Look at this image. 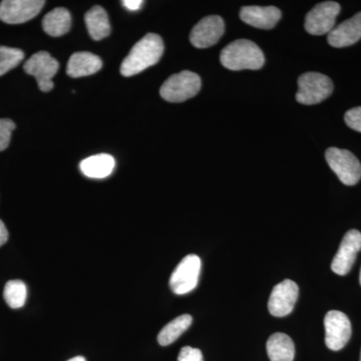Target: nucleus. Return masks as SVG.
I'll return each instance as SVG.
<instances>
[{
    "label": "nucleus",
    "mask_w": 361,
    "mask_h": 361,
    "mask_svg": "<svg viewBox=\"0 0 361 361\" xmlns=\"http://www.w3.org/2000/svg\"><path fill=\"white\" fill-rule=\"evenodd\" d=\"M164 52V42L160 35L149 33L133 47L121 66L123 77H133L149 66L159 63Z\"/></svg>",
    "instance_id": "1"
},
{
    "label": "nucleus",
    "mask_w": 361,
    "mask_h": 361,
    "mask_svg": "<svg viewBox=\"0 0 361 361\" xmlns=\"http://www.w3.org/2000/svg\"><path fill=\"white\" fill-rule=\"evenodd\" d=\"M220 61L230 71L260 70L265 63L264 54L255 42L238 39L221 51Z\"/></svg>",
    "instance_id": "2"
},
{
    "label": "nucleus",
    "mask_w": 361,
    "mask_h": 361,
    "mask_svg": "<svg viewBox=\"0 0 361 361\" xmlns=\"http://www.w3.org/2000/svg\"><path fill=\"white\" fill-rule=\"evenodd\" d=\"M201 90V78L193 71H184L171 75L160 89L161 97L170 103H183Z\"/></svg>",
    "instance_id": "3"
},
{
    "label": "nucleus",
    "mask_w": 361,
    "mask_h": 361,
    "mask_svg": "<svg viewBox=\"0 0 361 361\" xmlns=\"http://www.w3.org/2000/svg\"><path fill=\"white\" fill-rule=\"evenodd\" d=\"M334 92V82L327 75L319 73H306L298 78V103L311 106L322 103Z\"/></svg>",
    "instance_id": "4"
},
{
    "label": "nucleus",
    "mask_w": 361,
    "mask_h": 361,
    "mask_svg": "<svg viewBox=\"0 0 361 361\" xmlns=\"http://www.w3.org/2000/svg\"><path fill=\"white\" fill-rule=\"evenodd\" d=\"M325 159L330 169L346 186H353L361 179V164L350 151L329 148L325 152Z\"/></svg>",
    "instance_id": "5"
},
{
    "label": "nucleus",
    "mask_w": 361,
    "mask_h": 361,
    "mask_svg": "<svg viewBox=\"0 0 361 361\" xmlns=\"http://www.w3.org/2000/svg\"><path fill=\"white\" fill-rule=\"evenodd\" d=\"M201 259L195 254L186 256L171 275L170 287L178 295L193 291L198 285L201 273Z\"/></svg>",
    "instance_id": "6"
},
{
    "label": "nucleus",
    "mask_w": 361,
    "mask_h": 361,
    "mask_svg": "<svg viewBox=\"0 0 361 361\" xmlns=\"http://www.w3.org/2000/svg\"><path fill=\"white\" fill-rule=\"evenodd\" d=\"M59 68V61L47 51L33 54L23 66L25 73L35 77L39 90L44 92H51L54 89L52 78L58 73Z\"/></svg>",
    "instance_id": "7"
},
{
    "label": "nucleus",
    "mask_w": 361,
    "mask_h": 361,
    "mask_svg": "<svg viewBox=\"0 0 361 361\" xmlns=\"http://www.w3.org/2000/svg\"><path fill=\"white\" fill-rule=\"evenodd\" d=\"M339 13L341 6L337 2L325 1L317 4L306 16V32L312 35H327L334 30Z\"/></svg>",
    "instance_id": "8"
},
{
    "label": "nucleus",
    "mask_w": 361,
    "mask_h": 361,
    "mask_svg": "<svg viewBox=\"0 0 361 361\" xmlns=\"http://www.w3.org/2000/svg\"><path fill=\"white\" fill-rule=\"evenodd\" d=\"M325 343L330 350L338 351L351 337V323L341 311L331 310L324 317Z\"/></svg>",
    "instance_id": "9"
},
{
    "label": "nucleus",
    "mask_w": 361,
    "mask_h": 361,
    "mask_svg": "<svg viewBox=\"0 0 361 361\" xmlns=\"http://www.w3.org/2000/svg\"><path fill=\"white\" fill-rule=\"evenodd\" d=\"M42 0H4L0 4V20L20 25L32 20L44 7Z\"/></svg>",
    "instance_id": "10"
},
{
    "label": "nucleus",
    "mask_w": 361,
    "mask_h": 361,
    "mask_svg": "<svg viewBox=\"0 0 361 361\" xmlns=\"http://www.w3.org/2000/svg\"><path fill=\"white\" fill-rule=\"evenodd\" d=\"M298 285L292 280L280 282L271 292L268 310L275 317H284L290 314L298 299Z\"/></svg>",
    "instance_id": "11"
},
{
    "label": "nucleus",
    "mask_w": 361,
    "mask_h": 361,
    "mask_svg": "<svg viewBox=\"0 0 361 361\" xmlns=\"http://www.w3.org/2000/svg\"><path fill=\"white\" fill-rule=\"evenodd\" d=\"M360 250L361 233L355 229L349 230L344 235L338 251L332 260V271L341 276L348 274L355 264L356 255Z\"/></svg>",
    "instance_id": "12"
},
{
    "label": "nucleus",
    "mask_w": 361,
    "mask_h": 361,
    "mask_svg": "<svg viewBox=\"0 0 361 361\" xmlns=\"http://www.w3.org/2000/svg\"><path fill=\"white\" fill-rule=\"evenodd\" d=\"M224 32L225 23L221 16H207L194 26L190 42L197 49H207L217 44Z\"/></svg>",
    "instance_id": "13"
},
{
    "label": "nucleus",
    "mask_w": 361,
    "mask_h": 361,
    "mask_svg": "<svg viewBox=\"0 0 361 361\" xmlns=\"http://www.w3.org/2000/svg\"><path fill=\"white\" fill-rule=\"evenodd\" d=\"M281 11L275 6H244L240 18L253 27L271 30L281 18Z\"/></svg>",
    "instance_id": "14"
},
{
    "label": "nucleus",
    "mask_w": 361,
    "mask_h": 361,
    "mask_svg": "<svg viewBox=\"0 0 361 361\" xmlns=\"http://www.w3.org/2000/svg\"><path fill=\"white\" fill-rule=\"evenodd\" d=\"M361 39V11L343 21L329 33L327 40L331 47L342 49L356 44Z\"/></svg>",
    "instance_id": "15"
},
{
    "label": "nucleus",
    "mask_w": 361,
    "mask_h": 361,
    "mask_svg": "<svg viewBox=\"0 0 361 361\" xmlns=\"http://www.w3.org/2000/svg\"><path fill=\"white\" fill-rule=\"evenodd\" d=\"M103 61L90 52H75L71 56L66 68V73L71 78L87 77L101 70Z\"/></svg>",
    "instance_id": "16"
},
{
    "label": "nucleus",
    "mask_w": 361,
    "mask_h": 361,
    "mask_svg": "<svg viewBox=\"0 0 361 361\" xmlns=\"http://www.w3.org/2000/svg\"><path fill=\"white\" fill-rule=\"evenodd\" d=\"M115 159L108 154L89 157L80 164L82 174L92 179L109 177L115 169Z\"/></svg>",
    "instance_id": "17"
},
{
    "label": "nucleus",
    "mask_w": 361,
    "mask_h": 361,
    "mask_svg": "<svg viewBox=\"0 0 361 361\" xmlns=\"http://www.w3.org/2000/svg\"><path fill=\"white\" fill-rule=\"evenodd\" d=\"M266 348L271 361H293L295 356L293 341L281 332L272 334L268 339Z\"/></svg>",
    "instance_id": "18"
},
{
    "label": "nucleus",
    "mask_w": 361,
    "mask_h": 361,
    "mask_svg": "<svg viewBox=\"0 0 361 361\" xmlns=\"http://www.w3.org/2000/svg\"><path fill=\"white\" fill-rule=\"evenodd\" d=\"M71 16L70 11L63 7L52 9L42 20V27L51 37H63L70 32Z\"/></svg>",
    "instance_id": "19"
},
{
    "label": "nucleus",
    "mask_w": 361,
    "mask_h": 361,
    "mask_svg": "<svg viewBox=\"0 0 361 361\" xmlns=\"http://www.w3.org/2000/svg\"><path fill=\"white\" fill-rule=\"evenodd\" d=\"M85 20L90 37L92 39L101 40L110 35V20H109L108 13L103 7H92L85 13Z\"/></svg>",
    "instance_id": "20"
},
{
    "label": "nucleus",
    "mask_w": 361,
    "mask_h": 361,
    "mask_svg": "<svg viewBox=\"0 0 361 361\" xmlns=\"http://www.w3.org/2000/svg\"><path fill=\"white\" fill-rule=\"evenodd\" d=\"M192 322H193V318L191 315L178 316L161 330L158 336L159 343L161 346L170 345L191 326Z\"/></svg>",
    "instance_id": "21"
},
{
    "label": "nucleus",
    "mask_w": 361,
    "mask_h": 361,
    "mask_svg": "<svg viewBox=\"0 0 361 361\" xmlns=\"http://www.w3.org/2000/svg\"><path fill=\"white\" fill-rule=\"evenodd\" d=\"M4 300L9 307L18 310L25 304L27 288L21 280H11L7 282L4 291Z\"/></svg>",
    "instance_id": "22"
},
{
    "label": "nucleus",
    "mask_w": 361,
    "mask_h": 361,
    "mask_svg": "<svg viewBox=\"0 0 361 361\" xmlns=\"http://www.w3.org/2000/svg\"><path fill=\"white\" fill-rule=\"evenodd\" d=\"M25 58L23 51L0 45V77L16 68Z\"/></svg>",
    "instance_id": "23"
},
{
    "label": "nucleus",
    "mask_w": 361,
    "mask_h": 361,
    "mask_svg": "<svg viewBox=\"0 0 361 361\" xmlns=\"http://www.w3.org/2000/svg\"><path fill=\"white\" fill-rule=\"evenodd\" d=\"M16 123L9 118H0V152L4 151L11 142Z\"/></svg>",
    "instance_id": "24"
},
{
    "label": "nucleus",
    "mask_w": 361,
    "mask_h": 361,
    "mask_svg": "<svg viewBox=\"0 0 361 361\" xmlns=\"http://www.w3.org/2000/svg\"><path fill=\"white\" fill-rule=\"evenodd\" d=\"M344 121L350 129L361 133V106L346 111Z\"/></svg>",
    "instance_id": "25"
},
{
    "label": "nucleus",
    "mask_w": 361,
    "mask_h": 361,
    "mask_svg": "<svg viewBox=\"0 0 361 361\" xmlns=\"http://www.w3.org/2000/svg\"><path fill=\"white\" fill-rule=\"evenodd\" d=\"M178 361H204L200 349L185 346L180 349Z\"/></svg>",
    "instance_id": "26"
},
{
    "label": "nucleus",
    "mask_w": 361,
    "mask_h": 361,
    "mask_svg": "<svg viewBox=\"0 0 361 361\" xmlns=\"http://www.w3.org/2000/svg\"><path fill=\"white\" fill-rule=\"evenodd\" d=\"M142 4H144V2H142V0H123V1H122L123 6L130 11H139Z\"/></svg>",
    "instance_id": "27"
},
{
    "label": "nucleus",
    "mask_w": 361,
    "mask_h": 361,
    "mask_svg": "<svg viewBox=\"0 0 361 361\" xmlns=\"http://www.w3.org/2000/svg\"><path fill=\"white\" fill-rule=\"evenodd\" d=\"M8 240V232L4 223L0 220V247L4 245Z\"/></svg>",
    "instance_id": "28"
},
{
    "label": "nucleus",
    "mask_w": 361,
    "mask_h": 361,
    "mask_svg": "<svg viewBox=\"0 0 361 361\" xmlns=\"http://www.w3.org/2000/svg\"><path fill=\"white\" fill-rule=\"evenodd\" d=\"M68 361H87L84 356H75V357L71 358L70 360Z\"/></svg>",
    "instance_id": "29"
},
{
    "label": "nucleus",
    "mask_w": 361,
    "mask_h": 361,
    "mask_svg": "<svg viewBox=\"0 0 361 361\" xmlns=\"http://www.w3.org/2000/svg\"><path fill=\"white\" fill-rule=\"evenodd\" d=\"M360 285H361V270H360Z\"/></svg>",
    "instance_id": "30"
},
{
    "label": "nucleus",
    "mask_w": 361,
    "mask_h": 361,
    "mask_svg": "<svg viewBox=\"0 0 361 361\" xmlns=\"http://www.w3.org/2000/svg\"><path fill=\"white\" fill-rule=\"evenodd\" d=\"M360 361H361V353H360Z\"/></svg>",
    "instance_id": "31"
}]
</instances>
